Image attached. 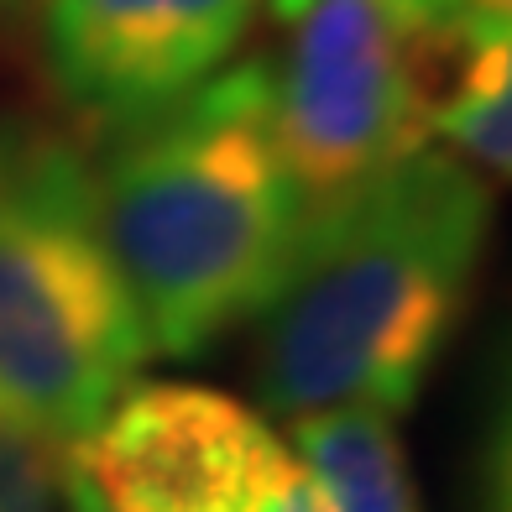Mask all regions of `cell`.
<instances>
[{
	"label": "cell",
	"mask_w": 512,
	"mask_h": 512,
	"mask_svg": "<svg viewBox=\"0 0 512 512\" xmlns=\"http://www.w3.org/2000/svg\"><path fill=\"white\" fill-rule=\"evenodd\" d=\"M486 236V183L434 147L314 209L283 288L262 309V403L288 418L408 413L471 309Z\"/></svg>",
	"instance_id": "cell-1"
},
{
	"label": "cell",
	"mask_w": 512,
	"mask_h": 512,
	"mask_svg": "<svg viewBox=\"0 0 512 512\" xmlns=\"http://www.w3.org/2000/svg\"><path fill=\"white\" fill-rule=\"evenodd\" d=\"M95 189L152 356H199L262 319L314 220L277 136L267 58L115 131Z\"/></svg>",
	"instance_id": "cell-2"
},
{
	"label": "cell",
	"mask_w": 512,
	"mask_h": 512,
	"mask_svg": "<svg viewBox=\"0 0 512 512\" xmlns=\"http://www.w3.org/2000/svg\"><path fill=\"white\" fill-rule=\"evenodd\" d=\"M147 356L89 157L58 126L0 110V413L74 450Z\"/></svg>",
	"instance_id": "cell-3"
},
{
	"label": "cell",
	"mask_w": 512,
	"mask_h": 512,
	"mask_svg": "<svg viewBox=\"0 0 512 512\" xmlns=\"http://www.w3.org/2000/svg\"><path fill=\"white\" fill-rule=\"evenodd\" d=\"M288 27L277 136L309 209H324L424 147L455 37L398 0H314Z\"/></svg>",
	"instance_id": "cell-4"
},
{
	"label": "cell",
	"mask_w": 512,
	"mask_h": 512,
	"mask_svg": "<svg viewBox=\"0 0 512 512\" xmlns=\"http://www.w3.org/2000/svg\"><path fill=\"white\" fill-rule=\"evenodd\" d=\"M68 465L105 512H267L304 476L262 413L194 382L126 387Z\"/></svg>",
	"instance_id": "cell-5"
},
{
	"label": "cell",
	"mask_w": 512,
	"mask_h": 512,
	"mask_svg": "<svg viewBox=\"0 0 512 512\" xmlns=\"http://www.w3.org/2000/svg\"><path fill=\"white\" fill-rule=\"evenodd\" d=\"M256 6L262 0H48V79L79 121L126 131L220 74Z\"/></svg>",
	"instance_id": "cell-6"
},
{
	"label": "cell",
	"mask_w": 512,
	"mask_h": 512,
	"mask_svg": "<svg viewBox=\"0 0 512 512\" xmlns=\"http://www.w3.org/2000/svg\"><path fill=\"white\" fill-rule=\"evenodd\" d=\"M293 455L330 512H418L403 439L377 408L293 418Z\"/></svg>",
	"instance_id": "cell-7"
},
{
	"label": "cell",
	"mask_w": 512,
	"mask_h": 512,
	"mask_svg": "<svg viewBox=\"0 0 512 512\" xmlns=\"http://www.w3.org/2000/svg\"><path fill=\"white\" fill-rule=\"evenodd\" d=\"M434 131L481 168L512 178V27L465 42V63L434 105Z\"/></svg>",
	"instance_id": "cell-8"
},
{
	"label": "cell",
	"mask_w": 512,
	"mask_h": 512,
	"mask_svg": "<svg viewBox=\"0 0 512 512\" xmlns=\"http://www.w3.org/2000/svg\"><path fill=\"white\" fill-rule=\"evenodd\" d=\"M63 450L0 413V512H58Z\"/></svg>",
	"instance_id": "cell-9"
},
{
	"label": "cell",
	"mask_w": 512,
	"mask_h": 512,
	"mask_svg": "<svg viewBox=\"0 0 512 512\" xmlns=\"http://www.w3.org/2000/svg\"><path fill=\"white\" fill-rule=\"evenodd\" d=\"M476 502L481 512H512V345L492 371V398H486L476 455Z\"/></svg>",
	"instance_id": "cell-10"
},
{
	"label": "cell",
	"mask_w": 512,
	"mask_h": 512,
	"mask_svg": "<svg viewBox=\"0 0 512 512\" xmlns=\"http://www.w3.org/2000/svg\"><path fill=\"white\" fill-rule=\"evenodd\" d=\"M512 27V0H455V37L481 42Z\"/></svg>",
	"instance_id": "cell-11"
},
{
	"label": "cell",
	"mask_w": 512,
	"mask_h": 512,
	"mask_svg": "<svg viewBox=\"0 0 512 512\" xmlns=\"http://www.w3.org/2000/svg\"><path fill=\"white\" fill-rule=\"evenodd\" d=\"M314 6V0H272V16L277 21H293V16H304ZM403 11H413L418 21H429V27H439V32H450L455 37V0H398ZM460 42V37H455Z\"/></svg>",
	"instance_id": "cell-12"
},
{
	"label": "cell",
	"mask_w": 512,
	"mask_h": 512,
	"mask_svg": "<svg viewBox=\"0 0 512 512\" xmlns=\"http://www.w3.org/2000/svg\"><path fill=\"white\" fill-rule=\"evenodd\" d=\"M63 512H105L100 497L89 492V481H84L68 460H63Z\"/></svg>",
	"instance_id": "cell-13"
},
{
	"label": "cell",
	"mask_w": 512,
	"mask_h": 512,
	"mask_svg": "<svg viewBox=\"0 0 512 512\" xmlns=\"http://www.w3.org/2000/svg\"><path fill=\"white\" fill-rule=\"evenodd\" d=\"M0 6H27V0H0Z\"/></svg>",
	"instance_id": "cell-14"
}]
</instances>
